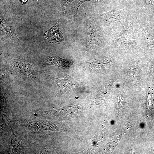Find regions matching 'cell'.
Listing matches in <instances>:
<instances>
[{
  "mask_svg": "<svg viewBox=\"0 0 154 154\" xmlns=\"http://www.w3.org/2000/svg\"><path fill=\"white\" fill-rule=\"evenodd\" d=\"M74 0H60V7L61 12L62 14H63L64 13L66 7L68 5V4L72 2Z\"/></svg>",
  "mask_w": 154,
  "mask_h": 154,
  "instance_id": "9",
  "label": "cell"
},
{
  "mask_svg": "<svg viewBox=\"0 0 154 154\" xmlns=\"http://www.w3.org/2000/svg\"><path fill=\"white\" fill-rule=\"evenodd\" d=\"M92 0H74L67 7L66 14L68 18L71 20L76 18L78 9L80 5L84 2ZM97 1L99 0H96Z\"/></svg>",
  "mask_w": 154,
  "mask_h": 154,
  "instance_id": "8",
  "label": "cell"
},
{
  "mask_svg": "<svg viewBox=\"0 0 154 154\" xmlns=\"http://www.w3.org/2000/svg\"><path fill=\"white\" fill-rule=\"evenodd\" d=\"M64 72L66 75L63 78H55L48 75L49 78L53 80L57 85L58 92L56 95L58 96L62 95L72 88L80 86L83 84L81 81L69 75L65 72Z\"/></svg>",
  "mask_w": 154,
  "mask_h": 154,
  "instance_id": "3",
  "label": "cell"
},
{
  "mask_svg": "<svg viewBox=\"0 0 154 154\" xmlns=\"http://www.w3.org/2000/svg\"><path fill=\"white\" fill-rule=\"evenodd\" d=\"M6 7H9L12 5V0H1Z\"/></svg>",
  "mask_w": 154,
  "mask_h": 154,
  "instance_id": "10",
  "label": "cell"
},
{
  "mask_svg": "<svg viewBox=\"0 0 154 154\" xmlns=\"http://www.w3.org/2000/svg\"><path fill=\"white\" fill-rule=\"evenodd\" d=\"M33 0L35 2H37V3L39 2H40V1H41V0Z\"/></svg>",
  "mask_w": 154,
  "mask_h": 154,
  "instance_id": "11",
  "label": "cell"
},
{
  "mask_svg": "<svg viewBox=\"0 0 154 154\" xmlns=\"http://www.w3.org/2000/svg\"><path fill=\"white\" fill-rule=\"evenodd\" d=\"M102 16L107 23L113 26L123 25L127 17L123 10L117 9L115 7L111 11L103 13Z\"/></svg>",
  "mask_w": 154,
  "mask_h": 154,
  "instance_id": "4",
  "label": "cell"
},
{
  "mask_svg": "<svg viewBox=\"0 0 154 154\" xmlns=\"http://www.w3.org/2000/svg\"><path fill=\"white\" fill-rule=\"evenodd\" d=\"M10 60L12 67L15 71L29 77L34 75L35 72L32 66L27 60L19 58H11Z\"/></svg>",
  "mask_w": 154,
  "mask_h": 154,
  "instance_id": "5",
  "label": "cell"
},
{
  "mask_svg": "<svg viewBox=\"0 0 154 154\" xmlns=\"http://www.w3.org/2000/svg\"><path fill=\"white\" fill-rule=\"evenodd\" d=\"M43 63L44 66H55L65 69L70 68L73 62L70 59H64L55 54L49 53L45 58Z\"/></svg>",
  "mask_w": 154,
  "mask_h": 154,
  "instance_id": "6",
  "label": "cell"
},
{
  "mask_svg": "<svg viewBox=\"0 0 154 154\" xmlns=\"http://www.w3.org/2000/svg\"><path fill=\"white\" fill-rule=\"evenodd\" d=\"M133 21L127 17L119 33L116 35L115 39L122 46L125 48L133 44H137L133 30Z\"/></svg>",
  "mask_w": 154,
  "mask_h": 154,
  "instance_id": "2",
  "label": "cell"
},
{
  "mask_svg": "<svg viewBox=\"0 0 154 154\" xmlns=\"http://www.w3.org/2000/svg\"><path fill=\"white\" fill-rule=\"evenodd\" d=\"M60 19L50 29L44 31V37L50 43L59 44L64 41L63 33L60 30Z\"/></svg>",
  "mask_w": 154,
  "mask_h": 154,
  "instance_id": "7",
  "label": "cell"
},
{
  "mask_svg": "<svg viewBox=\"0 0 154 154\" xmlns=\"http://www.w3.org/2000/svg\"><path fill=\"white\" fill-rule=\"evenodd\" d=\"M17 18L10 12L1 11L0 37L18 40L15 29L18 25Z\"/></svg>",
  "mask_w": 154,
  "mask_h": 154,
  "instance_id": "1",
  "label": "cell"
}]
</instances>
